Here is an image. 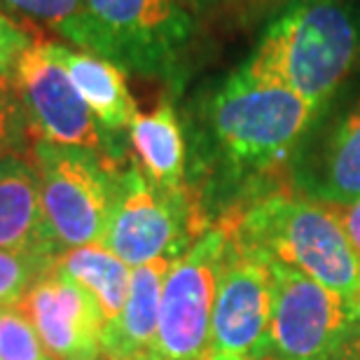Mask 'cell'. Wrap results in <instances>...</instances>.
Masks as SVG:
<instances>
[{
  "mask_svg": "<svg viewBox=\"0 0 360 360\" xmlns=\"http://www.w3.org/2000/svg\"><path fill=\"white\" fill-rule=\"evenodd\" d=\"M0 248L56 257L31 155L0 162Z\"/></svg>",
  "mask_w": 360,
  "mask_h": 360,
  "instance_id": "obj_14",
  "label": "cell"
},
{
  "mask_svg": "<svg viewBox=\"0 0 360 360\" xmlns=\"http://www.w3.org/2000/svg\"><path fill=\"white\" fill-rule=\"evenodd\" d=\"M208 227L211 225L199 213L190 190H162L139 164L129 162L120 171L103 246L127 267L136 269L157 257L183 255Z\"/></svg>",
  "mask_w": 360,
  "mask_h": 360,
  "instance_id": "obj_5",
  "label": "cell"
},
{
  "mask_svg": "<svg viewBox=\"0 0 360 360\" xmlns=\"http://www.w3.org/2000/svg\"><path fill=\"white\" fill-rule=\"evenodd\" d=\"M136 164L157 187L187 192V139L174 101L164 98L153 112H139L129 127Z\"/></svg>",
  "mask_w": 360,
  "mask_h": 360,
  "instance_id": "obj_16",
  "label": "cell"
},
{
  "mask_svg": "<svg viewBox=\"0 0 360 360\" xmlns=\"http://www.w3.org/2000/svg\"><path fill=\"white\" fill-rule=\"evenodd\" d=\"M35 31L28 24H21L0 7V75L12 73L14 63L28 47L33 45Z\"/></svg>",
  "mask_w": 360,
  "mask_h": 360,
  "instance_id": "obj_22",
  "label": "cell"
},
{
  "mask_svg": "<svg viewBox=\"0 0 360 360\" xmlns=\"http://www.w3.org/2000/svg\"><path fill=\"white\" fill-rule=\"evenodd\" d=\"M35 136L28 124L24 103L12 75H0V162L10 157H28Z\"/></svg>",
  "mask_w": 360,
  "mask_h": 360,
  "instance_id": "obj_19",
  "label": "cell"
},
{
  "mask_svg": "<svg viewBox=\"0 0 360 360\" xmlns=\"http://www.w3.org/2000/svg\"><path fill=\"white\" fill-rule=\"evenodd\" d=\"M54 267L84 288L101 309L105 323L117 319L131 288V267H127L103 243L63 250L54 257Z\"/></svg>",
  "mask_w": 360,
  "mask_h": 360,
  "instance_id": "obj_17",
  "label": "cell"
},
{
  "mask_svg": "<svg viewBox=\"0 0 360 360\" xmlns=\"http://www.w3.org/2000/svg\"><path fill=\"white\" fill-rule=\"evenodd\" d=\"M31 162L38 171L42 213L56 253L103 243L122 167L87 150L47 141L33 143Z\"/></svg>",
  "mask_w": 360,
  "mask_h": 360,
  "instance_id": "obj_4",
  "label": "cell"
},
{
  "mask_svg": "<svg viewBox=\"0 0 360 360\" xmlns=\"http://www.w3.org/2000/svg\"><path fill=\"white\" fill-rule=\"evenodd\" d=\"M335 211H337V215H340V222H342L344 232H347V236H349L351 246H354V250H356V255L360 257V199L354 201V204H349V206L335 208Z\"/></svg>",
  "mask_w": 360,
  "mask_h": 360,
  "instance_id": "obj_23",
  "label": "cell"
},
{
  "mask_svg": "<svg viewBox=\"0 0 360 360\" xmlns=\"http://www.w3.org/2000/svg\"><path fill=\"white\" fill-rule=\"evenodd\" d=\"M176 257L157 260L131 271L127 304L117 319L105 323L101 340V360H150L160 323L162 288L171 262Z\"/></svg>",
  "mask_w": 360,
  "mask_h": 360,
  "instance_id": "obj_13",
  "label": "cell"
},
{
  "mask_svg": "<svg viewBox=\"0 0 360 360\" xmlns=\"http://www.w3.org/2000/svg\"><path fill=\"white\" fill-rule=\"evenodd\" d=\"M52 264L54 257L0 248V309L17 307Z\"/></svg>",
  "mask_w": 360,
  "mask_h": 360,
  "instance_id": "obj_20",
  "label": "cell"
},
{
  "mask_svg": "<svg viewBox=\"0 0 360 360\" xmlns=\"http://www.w3.org/2000/svg\"><path fill=\"white\" fill-rule=\"evenodd\" d=\"M271 314V264L236 243L227 232V248L213 304L211 351L243 360H264L269 349Z\"/></svg>",
  "mask_w": 360,
  "mask_h": 360,
  "instance_id": "obj_10",
  "label": "cell"
},
{
  "mask_svg": "<svg viewBox=\"0 0 360 360\" xmlns=\"http://www.w3.org/2000/svg\"><path fill=\"white\" fill-rule=\"evenodd\" d=\"M52 360H101L105 319L96 300L52 264L17 304Z\"/></svg>",
  "mask_w": 360,
  "mask_h": 360,
  "instance_id": "obj_11",
  "label": "cell"
},
{
  "mask_svg": "<svg viewBox=\"0 0 360 360\" xmlns=\"http://www.w3.org/2000/svg\"><path fill=\"white\" fill-rule=\"evenodd\" d=\"M194 5H213V3H222V0H190Z\"/></svg>",
  "mask_w": 360,
  "mask_h": 360,
  "instance_id": "obj_26",
  "label": "cell"
},
{
  "mask_svg": "<svg viewBox=\"0 0 360 360\" xmlns=\"http://www.w3.org/2000/svg\"><path fill=\"white\" fill-rule=\"evenodd\" d=\"M274 314L267 358L340 360L360 304L307 274L271 264Z\"/></svg>",
  "mask_w": 360,
  "mask_h": 360,
  "instance_id": "obj_9",
  "label": "cell"
},
{
  "mask_svg": "<svg viewBox=\"0 0 360 360\" xmlns=\"http://www.w3.org/2000/svg\"><path fill=\"white\" fill-rule=\"evenodd\" d=\"M323 110L239 66L197 98L187 131V190L208 225L274 194Z\"/></svg>",
  "mask_w": 360,
  "mask_h": 360,
  "instance_id": "obj_1",
  "label": "cell"
},
{
  "mask_svg": "<svg viewBox=\"0 0 360 360\" xmlns=\"http://www.w3.org/2000/svg\"><path fill=\"white\" fill-rule=\"evenodd\" d=\"M218 222L269 264L307 274L360 304V257L333 206L274 192Z\"/></svg>",
  "mask_w": 360,
  "mask_h": 360,
  "instance_id": "obj_3",
  "label": "cell"
},
{
  "mask_svg": "<svg viewBox=\"0 0 360 360\" xmlns=\"http://www.w3.org/2000/svg\"><path fill=\"white\" fill-rule=\"evenodd\" d=\"M96 26V54L122 70L174 80L194 35L180 0H84Z\"/></svg>",
  "mask_w": 360,
  "mask_h": 360,
  "instance_id": "obj_6",
  "label": "cell"
},
{
  "mask_svg": "<svg viewBox=\"0 0 360 360\" xmlns=\"http://www.w3.org/2000/svg\"><path fill=\"white\" fill-rule=\"evenodd\" d=\"M49 47L66 68L68 77L80 91L84 103L89 105L94 117L98 120V124L112 136L129 131L134 117L139 115V108L127 87V70L84 49H70L56 42H49Z\"/></svg>",
  "mask_w": 360,
  "mask_h": 360,
  "instance_id": "obj_15",
  "label": "cell"
},
{
  "mask_svg": "<svg viewBox=\"0 0 360 360\" xmlns=\"http://www.w3.org/2000/svg\"><path fill=\"white\" fill-rule=\"evenodd\" d=\"M225 248L227 229L215 222L171 262L150 360H204L211 354L213 304Z\"/></svg>",
  "mask_w": 360,
  "mask_h": 360,
  "instance_id": "obj_8",
  "label": "cell"
},
{
  "mask_svg": "<svg viewBox=\"0 0 360 360\" xmlns=\"http://www.w3.org/2000/svg\"><path fill=\"white\" fill-rule=\"evenodd\" d=\"M0 360H52L19 307L0 309Z\"/></svg>",
  "mask_w": 360,
  "mask_h": 360,
  "instance_id": "obj_21",
  "label": "cell"
},
{
  "mask_svg": "<svg viewBox=\"0 0 360 360\" xmlns=\"http://www.w3.org/2000/svg\"><path fill=\"white\" fill-rule=\"evenodd\" d=\"M340 360H360V323L354 328V333H351L347 344H344Z\"/></svg>",
  "mask_w": 360,
  "mask_h": 360,
  "instance_id": "obj_24",
  "label": "cell"
},
{
  "mask_svg": "<svg viewBox=\"0 0 360 360\" xmlns=\"http://www.w3.org/2000/svg\"><path fill=\"white\" fill-rule=\"evenodd\" d=\"M295 187L326 206H349L360 199V96L344 108L311 146L292 162Z\"/></svg>",
  "mask_w": 360,
  "mask_h": 360,
  "instance_id": "obj_12",
  "label": "cell"
},
{
  "mask_svg": "<svg viewBox=\"0 0 360 360\" xmlns=\"http://www.w3.org/2000/svg\"><path fill=\"white\" fill-rule=\"evenodd\" d=\"M204 360H243V358H236V356H229V354H218V351H211Z\"/></svg>",
  "mask_w": 360,
  "mask_h": 360,
  "instance_id": "obj_25",
  "label": "cell"
},
{
  "mask_svg": "<svg viewBox=\"0 0 360 360\" xmlns=\"http://www.w3.org/2000/svg\"><path fill=\"white\" fill-rule=\"evenodd\" d=\"M10 75L19 89L35 141L87 150L122 167L124 162L122 136L108 134L98 124L68 77L66 68L52 54L49 42H33L17 59Z\"/></svg>",
  "mask_w": 360,
  "mask_h": 360,
  "instance_id": "obj_7",
  "label": "cell"
},
{
  "mask_svg": "<svg viewBox=\"0 0 360 360\" xmlns=\"http://www.w3.org/2000/svg\"><path fill=\"white\" fill-rule=\"evenodd\" d=\"M264 360H276V358H264Z\"/></svg>",
  "mask_w": 360,
  "mask_h": 360,
  "instance_id": "obj_27",
  "label": "cell"
},
{
  "mask_svg": "<svg viewBox=\"0 0 360 360\" xmlns=\"http://www.w3.org/2000/svg\"><path fill=\"white\" fill-rule=\"evenodd\" d=\"M358 61V3L285 0L241 66L326 110Z\"/></svg>",
  "mask_w": 360,
  "mask_h": 360,
  "instance_id": "obj_2",
  "label": "cell"
},
{
  "mask_svg": "<svg viewBox=\"0 0 360 360\" xmlns=\"http://www.w3.org/2000/svg\"><path fill=\"white\" fill-rule=\"evenodd\" d=\"M0 7L49 28L84 52L96 54L98 35L84 0H0Z\"/></svg>",
  "mask_w": 360,
  "mask_h": 360,
  "instance_id": "obj_18",
  "label": "cell"
},
{
  "mask_svg": "<svg viewBox=\"0 0 360 360\" xmlns=\"http://www.w3.org/2000/svg\"><path fill=\"white\" fill-rule=\"evenodd\" d=\"M354 3H358V5H360V0H354Z\"/></svg>",
  "mask_w": 360,
  "mask_h": 360,
  "instance_id": "obj_28",
  "label": "cell"
}]
</instances>
